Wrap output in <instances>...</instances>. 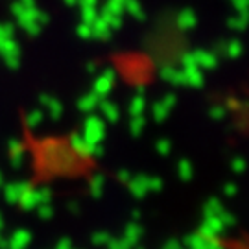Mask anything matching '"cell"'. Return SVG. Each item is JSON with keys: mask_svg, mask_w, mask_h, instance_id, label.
Returning <instances> with one entry per match:
<instances>
[]
</instances>
